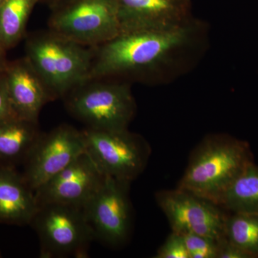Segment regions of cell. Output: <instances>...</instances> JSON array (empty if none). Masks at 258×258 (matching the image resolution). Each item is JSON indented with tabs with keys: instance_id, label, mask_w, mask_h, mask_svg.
<instances>
[{
	"instance_id": "15",
	"label": "cell",
	"mask_w": 258,
	"mask_h": 258,
	"mask_svg": "<svg viewBox=\"0 0 258 258\" xmlns=\"http://www.w3.org/2000/svg\"><path fill=\"white\" fill-rule=\"evenodd\" d=\"M41 134L38 122L18 116L0 120V166L24 164Z\"/></svg>"
},
{
	"instance_id": "19",
	"label": "cell",
	"mask_w": 258,
	"mask_h": 258,
	"mask_svg": "<svg viewBox=\"0 0 258 258\" xmlns=\"http://www.w3.org/2000/svg\"><path fill=\"white\" fill-rule=\"evenodd\" d=\"M182 235L189 258H217L219 241L198 234Z\"/></svg>"
},
{
	"instance_id": "7",
	"label": "cell",
	"mask_w": 258,
	"mask_h": 258,
	"mask_svg": "<svg viewBox=\"0 0 258 258\" xmlns=\"http://www.w3.org/2000/svg\"><path fill=\"white\" fill-rule=\"evenodd\" d=\"M51 31L88 47L114 38L121 32L117 0H74L50 18Z\"/></svg>"
},
{
	"instance_id": "14",
	"label": "cell",
	"mask_w": 258,
	"mask_h": 258,
	"mask_svg": "<svg viewBox=\"0 0 258 258\" xmlns=\"http://www.w3.org/2000/svg\"><path fill=\"white\" fill-rule=\"evenodd\" d=\"M38 208L35 191L23 174L0 166V224L30 225Z\"/></svg>"
},
{
	"instance_id": "13",
	"label": "cell",
	"mask_w": 258,
	"mask_h": 258,
	"mask_svg": "<svg viewBox=\"0 0 258 258\" xmlns=\"http://www.w3.org/2000/svg\"><path fill=\"white\" fill-rule=\"evenodd\" d=\"M4 77L10 103L16 116L38 122L42 107L52 99L28 59L25 57L7 66Z\"/></svg>"
},
{
	"instance_id": "11",
	"label": "cell",
	"mask_w": 258,
	"mask_h": 258,
	"mask_svg": "<svg viewBox=\"0 0 258 258\" xmlns=\"http://www.w3.org/2000/svg\"><path fill=\"white\" fill-rule=\"evenodd\" d=\"M106 176L86 152L35 191L38 205L55 203L84 208Z\"/></svg>"
},
{
	"instance_id": "4",
	"label": "cell",
	"mask_w": 258,
	"mask_h": 258,
	"mask_svg": "<svg viewBox=\"0 0 258 258\" xmlns=\"http://www.w3.org/2000/svg\"><path fill=\"white\" fill-rule=\"evenodd\" d=\"M64 98L75 118L98 130L128 129L137 110L130 85L113 79L87 80Z\"/></svg>"
},
{
	"instance_id": "10",
	"label": "cell",
	"mask_w": 258,
	"mask_h": 258,
	"mask_svg": "<svg viewBox=\"0 0 258 258\" xmlns=\"http://www.w3.org/2000/svg\"><path fill=\"white\" fill-rule=\"evenodd\" d=\"M155 198L172 232L198 234L217 241L225 238L227 215L218 205L177 187L158 191Z\"/></svg>"
},
{
	"instance_id": "23",
	"label": "cell",
	"mask_w": 258,
	"mask_h": 258,
	"mask_svg": "<svg viewBox=\"0 0 258 258\" xmlns=\"http://www.w3.org/2000/svg\"><path fill=\"white\" fill-rule=\"evenodd\" d=\"M5 51L4 47L0 45V76L4 74L7 67L6 62H5Z\"/></svg>"
},
{
	"instance_id": "22",
	"label": "cell",
	"mask_w": 258,
	"mask_h": 258,
	"mask_svg": "<svg viewBox=\"0 0 258 258\" xmlns=\"http://www.w3.org/2000/svg\"><path fill=\"white\" fill-rule=\"evenodd\" d=\"M16 116L10 103L4 74L0 76V120Z\"/></svg>"
},
{
	"instance_id": "9",
	"label": "cell",
	"mask_w": 258,
	"mask_h": 258,
	"mask_svg": "<svg viewBox=\"0 0 258 258\" xmlns=\"http://www.w3.org/2000/svg\"><path fill=\"white\" fill-rule=\"evenodd\" d=\"M86 152L82 131L67 124L42 134L24 163L23 177L34 191Z\"/></svg>"
},
{
	"instance_id": "6",
	"label": "cell",
	"mask_w": 258,
	"mask_h": 258,
	"mask_svg": "<svg viewBox=\"0 0 258 258\" xmlns=\"http://www.w3.org/2000/svg\"><path fill=\"white\" fill-rule=\"evenodd\" d=\"M82 132L86 153L103 175L132 182L147 167L152 149L139 134L128 129Z\"/></svg>"
},
{
	"instance_id": "12",
	"label": "cell",
	"mask_w": 258,
	"mask_h": 258,
	"mask_svg": "<svg viewBox=\"0 0 258 258\" xmlns=\"http://www.w3.org/2000/svg\"><path fill=\"white\" fill-rule=\"evenodd\" d=\"M121 32L163 29L189 21L188 4L182 0H117Z\"/></svg>"
},
{
	"instance_id": "1",
	"label": "cell",
	"mask_w": 258,
	"mask_h": 258,
	"mask_svg": "<svg viewBox=\"0 0 258 258\" xmlns=\"http://www.w3.org/2000/svg\"><path fill=\"white\" fill-rule=\"evenodd\" d=\"M196 26L189 20L171 28L120 32L93 47L88 80L115 79L158 71L189 47Z\"/></svg>"
},
{
	"instance_id": "25",
	"label": "cell",
	"mask_w": 258,
	"mask_h": 258,
	"mask_svg": "<svg viewBox=\"0 0 258 258\" xmlns=\"http://www.w3.org/2000/svg\"><path fill=\"white\" fill-rule=\"evenodd\" d=\"M3 0H0V5L2 4V3H3Z\"/></svg>"
},
{
	"instance_id": "8",
	"label": "cell",
	"mask_w": 258,
	"mask_h": 258,
	"mask_svg": "<svg viewBox=\"0 0 258 258\" xmlns=\"http://www.w3.org/2000/svg\"><path fill=\"white\" fill-rule=\"evenodd\" d=\"M130 181L106 176L83 208L95 240L112 247L123 245L131 233Z\"/></svg>"
},
{
	"instance_id": "2",
	"label": "cell",
	"mask_w": 258,
	"mask_h": 258,
	"mask_svg": "<svg viewBox=\"0 0 258 258\" xmlns=\"http://www.w3.org/2000/svg\"><path fill=\"white\" fill-rule=\"evenodd\" d=\"M254 157L249 144L227 134L207 136L194 149L177 188L218 205Z\"/></svg>"
},
{
	"instance_id": "21",
	"label": "cell",
	"mask_w": 258,
	"mask_h": 258,
	"mask_svg": "<svg viewBox=\"0 0 258 258\" xmlns=\"http://www.w3.org/2000/svg\"><path fill=\"white\" fill-rule=\"evenodd\" d=\"M217 258H253L225 238L219 241Z\"/></svg>"
},
{
	"instance_id": "3",
	"label": "cell",
	"mask_w": 258,
	"mask_h": 258,
	"mask_svg": "<svg viewBox=\"0 0 258 258\" xmlns=\"http://www.w3.org/2000/svg\"><path fill=\"white\" fill-rule=\"evenodd\" d=\"M25 57L54 100L64 98L87 81L93 47L81 45L49 30L29 39Z\"/></svg>"
},
{
	"instance_id": "20",
	"label": "cell",
	"mask_w": 258,
	"mask_h": 258,
	"mask_svg": "<svg viewBox=\"0 0 258 258\" xmlns=\"http://www.w3.org/2000/svg\"><path fill=\"white\" fill-rule=\"evenodd\" d=\"M154 257L189 258L183 235L171 232Z\"/></svg>"
},
{
	"instance_id": "24",
	"label": "cell",
	"mask_w": 258,
	"mask_h": 258,
	"mask_svg": "<svg viewBox=\"0 0 258 258\" xmlns=\"http://www.w3.org/2000/svg\"><path fill=\"white\" fill-rule=\"evenodd\" d=\"M182 1H184L186 3H189V0H182Z\"/></svg>"
},
{
	"instance_id": "5",
	"label": "cell",
	"mask_w": 258,
	"mask_h": 258,
	"mask_svg": "<svg viewBox=\"0 0 258 258\" xmlns=\"http://www.w3.org/2000/svg\"><path fill=\"white\" fill-rule=\"evenodd\" d=\"M40 243V257H86L94 239L83 208L61 204L39 205L30 223Z\"/></svg>"
},
{
	"instance_id": "18",
	"label": "cell",
	"mask_w": 258,
	"mask_h": 258,
	"mask_svg": "<svg viewBox=\"0 0 258 258\" xmlns=\"http://www.w3.org/2000/svg\"><path fill=\"white\" fill-rule=\"evenodd\" d=\"M232 213L226 217V239L252 257H258V215L243 212Z\"/></svg>"
},
{
	"instance_id": "16",
	"label": "cell",
	"mask_w": 258,
	"mask_h": 258,
	"mask_svg": "<svg viewBox=\"0 0 258 258\" xmlns=\"http://www.w3.org/2000/svg\"><path fill=\"white\" fill-rule=\"evenodd\" d=\"M217 205L231 212L258 215V166L249 165L225 190Z\"/></svg>"
},
{
	"instance_id": "17",
	"label": "cell",
	"mask_w": 258,
	"mask_h": 258,
	"mask_svg": "<svg viewBox=\"0 0 258 258\" xmlns=\"http://www.w3.org/2000/svg\"><path fill=\"white\" fill-rule=\"evenodd\" d=\"M37 0H3L0 5V45L5 50L23 37L32 8Z\"/></svg>"
}]
</instances>
